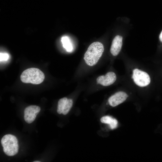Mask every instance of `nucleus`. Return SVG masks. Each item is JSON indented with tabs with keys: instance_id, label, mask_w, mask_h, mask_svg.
Returning a JSON list of instances; mask_svg holds the SVG:
<instances>
[{
	"instance_id": "9d476101",
	"label": "nucleus",
	"mask_w": 162,
	"mask_h": 162,
	"mask_svg": "<svg viewBox=\"0 0 162 162\" xmlns=\"http://www.w3.org/2000/svg\"><path fill=\"white\" fill-rule=\"evenodd\" d=\"M73 103V102L72 99H68L62 112L63 115H65L68 113L72 107Z\"/></svg>"
},
{
	"instance_id": "6e6552de",
	"label": "nucleus",
	"mask_w": 162,
	"mask_h": 162,
	"mask_svg": "<svg viewBox=\"0 0 162 162\" xmlns=\"http://www.w3.org/2000/svg\"><path fill=\"white\" fill-rule=\"evenodd\" d=\"M63 46L68 52H71L73 50V47L69 38L67 36H64L61 38Z\"/></svg>"
},
{
	"instance_id": "ddd939ff",
	"label": "nucleus",
	"mask_w": 162,
	"mask_h": 162,
	"mask_svg": "<svg viewBox=\"0 0 162 162\" xmlns=\"http://www.w3.org/2000/svg\"><path fill=\"white\" fill-rule=\"evenodd\" d=\"M33 162H40V161H34Z\"/></svg>"
},
{
	"instance_id": "423d86ee",
	"label": "nucleus",
	"mask_w": 162,
	"mask_h": 162,
	"mask_svg": "<svg viewBox=\"0 0 162 162\" xmlns=\"http://www.w3.org/2000/svg\"><path fill=\"white\" fill-rule=\"evenodd\" d=\"M122 37L119 35L116 36L113 39L110 49L111 54L114 56H117L120 51L122 45Z\"/></svg>"
},
{
	"instance_id": "9b49d317",
	"label": "nucleus",
	"mask_w": 162,
	"mask_h": 162,
	"mask_svg": "<svg viewBox=\"0 0 162 162\" xmlns=\"http://www.w3.org/2000/svg\"><path fill=\"white\" fill-rule=\"evenodd\" d=\"M9 56L7 53H0V61H6L9 58Z\"/></svg>"
},
{
	"instance_id": "0eeeda50",
	"label": "nucleus",
	"mask_w": 162,
	"mask_h": 162,
	"mask_svg": "<svg viewBox=\"0 0 162 162\" xmlns=\"http://www.w3.org/2000/svg\"><path fill=\"white\" fill-rule=\"evenodd\" d=\"M100 121L102 123L109 124L110 128L112 129L116 128L117 126V120L109 116L102 117L100 119Z\"/></svg>"
},
{
	"instance_id": "f8f14e48",
	"label": "nucleus",
	"mask_w": 162,
	"mask_h": 162,
	"mask_svg": "<svg viewBox=\"0 0 162 162\" xmlns=\"http://www.w3.org/2000/svg\"><path fill=\"white\" fill-rule=\"evenodd\" d=\"M159 38L160 41L162 42V30L159 35Z\"/></svg>"
},
{
	"instance_id": "20e7f679",
	"label": "nucleus",
	"mask_w": 162,
	"mask_h": 162,
	"mask_svg": "<svg viewBox=\"0 0 162 162\" xmlns=\"http://www.w3.org/2000/svg\"><path fill=\"white\" fill-rule=\"evenodd\" d=\"M116 80V74L113 72L107 73L105 75L98 76L96 80L97 83L104 86H108L113 84Z\"/></svg>"
},
{
	"instance_id": "f257e3e1",
	"label": "nucleus",
	"mask_w": 162,
	"mask_h": 162,
	"mask_svg": "<svg viewBox=\"0 0 162 162\" xmlns=\"http://www.w3.org/2000/svg\"><path fill=\"white\" fill-rule=\"evenodd\" d=\"M104 50L103 45L99 42L92 43L85 53L84 59L86 63L91 66L96 64L101 56Z\"/></svg>"
},
{
	"instance_id": "1a4fd4ad",
	"label": "nucleus",
	"mask_w": 162,
	"mask_h": 162,
	"mask_svg": "<svg viewBox=\"0 0 162 162\" xmlns=\"http://www.w3.org/2000/svg\"><path fill=\"white\" fill-rule=\"evenodd\" d=\"M67 100V98L65 97L60 99L58 100L57 110V112L58 114H61L62 113L64 106Z\"/></svg>"
},
{
	"instance_id": "f03ea898",
	"label": "nucleus",
	"mask_w": 162,
	"mask_h": 162,
	"mask_svg": "<svg viewBox=\"0 0 162 162\" xmlns=\"http://www.w3.org/2000/svg\"><path fill=\"white\" fill-rule=\"evenodd\" d=\"M45 76L39 69L31 68L24 70L20 76V80L23 83L39 84L44 80Z\"/></svg>"
},
{
	"instance_id": "39448f33",
	"label": "nucleus",
	"mask_w": 162,
	"mask_h": 162,
	"mask_svg": "<svg viewBox=\"0 0 162 162\" xmlns=\"http://www.w3.org/2000/svg\"><path fill=\"white\" fill-rule=\"evenodd\" d=\"M125 92L120 91L111 96L108 99L109 104L112 107L116 106L124 102L128 97Z\"/></svg>"
},
{
	"instance_id": "7ed1b4c3",
	"label": "nucleus",
	"mask_w": 162,
	"mask_h": 162,
	"mask_svg": "<svg viewBox=\"0 0 162 162\" xmlns=\"http://www.w3.org/2000/svg\"><path fill=\"white\" fill-rule=\"evenodd\" d=\"M132 78L135 83L141 87L147 86L151 82L150 77L147 73L136 68L133 70Z\"/></svg>"
}]
</instances>
